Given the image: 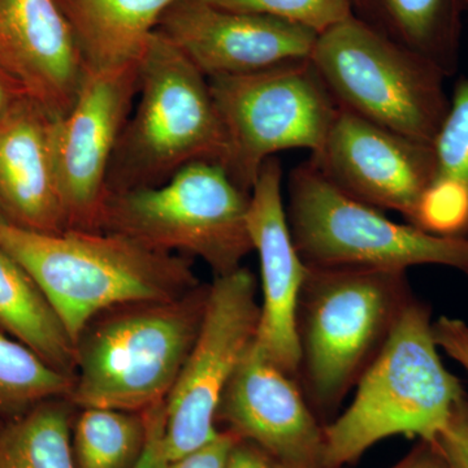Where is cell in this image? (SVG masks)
I'll return each mask as SVG.
<instances>
[{
	"label": "cell",
	"mask_w": 468,
	"mask_h": 468,
	"mask_svg": "<svg viewBox=\"0 0 468 468\" xmlns=\"http://www.w3.org/2000/svg\"><path fill=\"white\" fill-rule=\"evenodd\" d=\"M0 75L54 117L72 109L85 67L58 0H0Z\"/></svg>",
	"instance_id": "16"
},
{
	"label": "cell",
	"mask_w": 468,
	"mask_h": 468,
	"mask_svg": "<svg viewBox=\"0 0 468 468\" xmlns=\"http://www.w3.org/2000/svg\"><path fill=\"white\" fill-rule=\"evenodd\" d=\"M310 61L340 109L433 146L451 100L426 58L350 16L318 34Z\"/></svg>",
	"instance_id": "7"
},
{
	"label": "cell",
	"mask_w": 468,
	"mask_h": 468,
	"mask_svg": "<svg viewBox=\"0 0 468 468\" xmlns=\"http://www.w3.org/2000/svg\"><path fill=\"white\" fill-rule=\"evenodd\" d=\"M156 30L207 79L309 60L318 38L297 24L215 7L203 0H178L160 18Z\"/></svg>",
	"instance_id": "13"
},
{
	"label": "cell",
	"mask_w": 468,
	"mask_h": 468,
	"mask_svg": "<svg viewBox=\"0 0 468 468\" xmlns=\"http://www.w3.org/2000/svg\"><path fill=\"white\" fill-rule=\"evenodd\" d=\"M390 468H451L437 451L435 443L419 441L418 445L399 463Z\"/></svg>",
	"instance_id": "32"
},
{
	"label": "cell",
	"mask_w": 468,
	"mask_h": 468,
	"mask_svg": "<svg viewBox=\"0 0 468 468\" xmlns=\"http://www.w3.org/2000/svg\"><path fill=\"white\" fill-rule=\"evenodd\" d=\"M209 284L101 314L76 344L69 402L144 412L165 401L201 328Z\"/></svg>",
	"instance_id": "4"
},
{
	"label": "cell",
	"mask_w": 468,
	"mask_h": 468,
	"mask_svg": "<svg viewBox=\"0 0 468 468\" xmlns=\"http://www.w3.org/2000/svg\"><path fill=\"white\" fill-rule=\"evenodd\" d=\"M249 202L250 193L237 186L223 165L201 160L159 186L107 194L101 230L154 250L186 252L223 276L254 251Z\"/></svg>",
	"instance_id": "6"
},
{
	"label": "cell",
	"mask_w": 468,
	"mask_h": 468,
	"mask_svg": "<svg viewBox=\"0 0 468 468\" xmlns=\"http://www.w3.org/2000/svg\"><path fill=\"white\" fill-rule=\"evenodd\" d=\"M0 249L32 277L72 343L115 307L168 301L201 285L192 263L122 234L33 232L0 223Z\"/></svg>",
	"instance_id": "1"
},
{
	"label": "cell",
	"mask_w": 468,
	"mask_h": 468,
	"mask_svg": "<svg viewBox=\"0 0 468 468\" xmlns=\"http://www.w3.org/2000/svg\"><path fill=\"white\" fill-rule=\"evenodd\" d=\"M310 162L329 183L356 201L414 220L421 194L436 177L433 146L340 109Z\"/></svg>",
	"instance_id": "12"
},
{
	"label": "cell",
	"mask_w": 468,
	"mask_h": 468,
	"mask_svg": "<svg viewBox=\"0 0 468 468\" xmlns=\"http://www.w3.org/2000/svg\"><path fill=\"white\" fill-rule=\"evenodd\" d=\"M0 223L11 224L9 223L7 215H5V209H3L2 205H0Z\"/></svg>",
	"instance_id": "34"
},
{
	"label": "cell",
	"mask_w": 468,
	"mask_h": 468,
	"mask_svg": "<svg viewBox=\"0 0 468 468\" xmlns=\"http://www.w3.org/2000/svg\"><path fill=\"white\" fill-rule=\"evenodd\" d=\"M289 227L307 267L408 271L454 268L468 275V237H442L399 224L351 198L307 160L289 175Z\"/></svg>",
	"instance_id": "8"
},
{
	"label": "cell",
	"mask_w": 468,
	"mask_h": 468,
	"mask_svg": "<svg viewBox=\"0 0 468 468\" xmlns=\"http://www.w3.org/2000/svg\"><path fill=\"white\" fill-rule=\"evenodd\" d=\"M208 82L226 133L221 165L248 193L280 151L318 153L340 111L310 58Z\"/></svg>",
	"instance_id": "9"
},
{
	"label": "cell",
	"mask_w": 468,
	"mask_h": 468,
	"mask_svg": "<svg viewBox=\"0 0 468 468\" xmlns=\"http://www.w3.org/2000/svg\"><path fill=\"white\" fill-rule=\"evenodd\" d=\"M430 306L412 297L341 417L323 427L325 468H343L393 436L435 442L466 394L440 358Z\"/></svg>",
	"instance_id": "2"
},
{
	"label": "cell",
	"mask_w": 468,
	"mask_h": 468,
	"mask_svg": "<svg viewBox=\"0 0 468 468\" xmlns=\"http://www.w3.org/2000/svg\"><path fill=\"white\" fill-rule=\"evenodd\" d=\"M226 468H298L276 460L254 443L239 440L230 452Z\"/></svg>",
	"instance_id": "31"
},
{
	"label": "cell",
	"mask_w": 468,
	"mask_h": 468,
	"mask_svg": "<svg viewBox=\"0 0 468 468\" xmlns=\"http://www.w3.org/2000/svg\"><path fill=\"white\" fill-rule=\"evenodd\" d=\"M178 0H58L85 70L140 63L160 18Z\"/></svg>",
	"instance_id": "18"
},
{
	"label": "cell",
	"mask_w": 468,
	"mask_h": 468,
	"mask_svg": "<svg viewBox=\"0 0 468 468\" xmlns=\"http://www.w3.org/2000/svg\"><path fill=\"white\" fill-rule=\"evenodd\" d=\"M411 226L442 237H468V187L436 175L421 194Z\"/></svg>",
	"instance_id": "25"
},
{
	"label": "cell",
	"mask_w": 468,
	"mask_h": 468,
	"mask_svg": "<svg viewBox=\"0 0 468 468\" xmlns=\"http://www.w3.org/2000/svg\"><path fill=\"white\" fill-rule=\"evenodd\" d=\"M146 421V440L143 454L134 468H169L165 445V401L155 403L144 411Z\"/></svg>",
	"instance_id": "28"
},
{
	"label": "cell",
	"mask_w": 468,
	"mask_h": 468,
	"mask_svg": "<svg viewBox=\"0 0 468 468\" xmlns=\"http://www.w3.org/2000/svg\"><path fill=\"white\" fill-rule=\"evenodd\" d=\"M261 304L257 279L239 267L209 284L201 328L165 399L169 461L217 439L221 396L257 338Z\"/></svg>",
	"instance_id": "10"
},
{
	"label": "cell",
	"mask_w": 468,
	"mask_h": 468,
	"mask_svg": "<svg viewBox=\"0 0 468 468\" xmlns=\"http://www.w3.org/2000/svg\"><path fill=\"white\" fill-rule=\"evenodd\" d=\"M218 420L239 440L298 468H325L324 436L297 378L252 345L228 383Z\"/></svg>",
	"instance_id": "14"
},
{
	"label": "cell",
	"mask_w": 468,
	"mask_h": 468,
	"mask_svg": "<svg viewBox=\"0 0 468 468\" xmlns=\"http://www.w3.org/2000/svg\"><path fill=\"white\" fill-rule=\"evenodd\" d=\"M433 335L439 349L460 363L468 374V323L441 316L433 323Z\"/></svg>",
	"instance_id": "30"
},
{
	"label": "cell",
	"mask_w": 468,
	"mask_h": 468,
	"mask_svg": "<svg viewBox=\"0 0 468 468\" xmlns=\"http://www.w3.org/2000/svg\"><path fill=\"white\" fill-rule=\"evenodd\" d=\"M464 5H466V12H468V0H464Z\"/></svg>",
	"instance_id": "36"
},
{
	"label": "cell",
	"mask_w": 468,
	"mask_h": 468,
	"mask_svg": "<svg viewBox=\"0 0 468 468\" xmlns=\"http://www.w3.org/2000/svg\"><path fill=\"white\" fill-rule=\"evenodd\" d=\"M239 440L230 431H220L217 439L178 460L172 461L169 468H226L230 452Z\"/></svg>",
	"instance_id": "29"
},
{
	"label": "cell",
	"mask_w": 468,
	"mask_h": 468,
	"mask_svg": "<svg viewBox=\"0 0 468 468\" xmlns=\"http://www.w3.org/2000/svg\"><path fill=\"white\" fill-rule=\"evenodd\" d=\"M146 440L144 412L82 409L72 428L77 468H134Z\"/></svg>",
	"instance_id": "22"
},
{
	"label": "cell",
	"mask_w": 468,
	"mask_h": 468,
	"mask_svg": "<svg viewBox=\"0 0 468 468\" xmlns=\"http://www.w3.org/2000/svg\"><path fill=\"white\" fill-rule=\"evenodd\" d=\"M353 16L417 52L446 77L460 67L464 0H350Z\"/></svg>",
	"instance_id": "19"
},
{
	"label": "cell",
	"mask_w": 468,
	"mask_h": 468,
	"mask_svg": "<svg viewBox=\"0 0 468 468\" xmlns=\"http://www.w3.org/2000/svg\"><path fill=\"white\" fill-rule=\"evenodd\" d=\"M282 186V163L272 156L261 167L249 202V229L260 255L263 292L254 346L298 380V303L309 268L292 241Z\"/></svg>",
	"instance_id": "15"
},
{
	"label": "cell",
	"mask_w": 468,
	"mask_h": 468,
	"mask_svg": "<svg viewBox=\"0 0 468 468\" xmlns=\"http://www.w3.org/2000/svg\"><path fill=\"white\" fill-rule=\"evenodd\" d=\"M54 120L27 97L0 116V205L9 223L48 234L68 229L55 168Z\"/></svg>",
	"instance_id": "17"
},
{
	"label": "cell",
	"mask_w": 468,
	"mask_h": 468,
	"mask_svg": "<svg viewBox=\"0 0 468 468\" xmlns=\"http://www.w3.org/2000/svg\"><path fill=\"white\" fill-rule=\"evenodd\" d=\"M0 329L75 378V344L32 277L2 249Z\"/></svg>",
	"instance_id": "20"
},
{
	"label": "cell",
	"mask_w": 468,
	"mask_h": 468,
	"mask_svg": "<svg viewBox=\"0 0 468 468\" xmlns=\"http://www.w3.org/2000/svg\"><path fill=\"white\" fill-rule=\"evenodd\" d=\"M437 451L451 468H468V397L452 409L448 423L435 440Z\"/></svg>",
	"instance_id": "27"
},
{
	"label": "cell",
	"mask_w": 468,
	"mask_h": 468,
	"mask_svg": "<svg viewBox=\"0 0 468 468\" xmlns=\"http://www.w3.org/2000/svg\"><path fill=\"white\" fill-rule=\"evenodd\" d=\"M140 88V63L85 70L72 109L55 117V168L68 229L101 232L107 178Z\"/></svg>",
	"instance_id": "11"
},
{
	"label": "cell",
	"mask_w": 468,
	"mask_h": 468,
	"mask_svg": "<svg viewBox=\"0 0 468 468\" xmlns=\"http://www.w3.org/2000/svg\"><path fill=\"white\" fill-rule=\"evenodd\" d=\"M298 303L301 380L311 409L334 414L414 295L405 271L307 267Z\"/></svg>",
	"instance_id": "3"
},
{
	"label": "cell",
	"mask_w": 468,
	"mask_h": 468,
	"mask_svg": "<svg viewBox=\"0 0 468 468\" xmlns=\"http://www.w3.org/2000/svg\"><path fill=\"white\" fill-rule=\"evenodd\" d=\"M68 375L36 351L0 329V419L20 417L38 403L68 399L73 387Z\"/></svg>",
	"instance_id": "23"
},
{
	"label": "cell",
	"mask_w": 468,
	"mask_h": 468,
	"mask_svg": "<svg viewBox=\"0 0 468 468\" xmlns=\"http://www.w3.org/2000/svg\"><path fill=\"white\" fill-rule=\"evenodd\" d=\"M5 421H3L2 419H0V433H2L3 427H5Z\"/></svg>",
	"instance_id": "35"
},
{
	"label": "cell",
	"mask_w": 468,
	"mask_h": 468,
	"mask_svg": "<svg viewBox=\"0 0 468 468\" xmlns=\"http://www.w3.org/2000/svg\"><path fill=\"white\" fill-rule=\"evenodd\" d=\"M437 174L468 187V77L455 85L435 143Z\"/></svg>",
	"instance_id": "26"
},
{
	"label": "cell",
	"mask_w": 468,
	"mask_h": 468,
	"mask_svg": "<svg viewBox=\"0 0 468 468\" xmlns=\"http://www.w3.org/2000/svg\"><path fill=\"white\" fill-rule=\"evenodd\" d=\"M21 97L26 95L21 94L5 76L0 75V116Z\"/></svg>",
	"instance_id": "33"
},
{
	"label": "cell",
	"mask_w": 468,
	"mask_h": 468,
	"mask_svg": "<svg viewBox=\"0 0 468 468\" xmlns=\"http://www.w3.org/2000/svg\"><path fill=\"white\" fill-rule=\"evenodd\" d=\"M208 5L229 11L266 15L316 34L353 16L350 0H203Z\"/></svg>",
	"instance_id": "24"
},
{
	"label": "cell",
	"mask_w": 468,
	"mask_h": 468,
	"mask_svg": "<svg viewBox=\"0 0 468 468\" xmlns=\"http://www.w3.org/2000/svg\"><path fill=\"white\" fill-rule=\"evenodd\" d=\"M137 97L111 162L109 193L159 186L201 160L223 165L226 133L208 79L158 30L140 60Z\"/></svg>",
	"instance_id": "5"
},
{
	"label": "cell",
	"mask_w": 468,
	"mask_h": 468,
	"mask_svg": "<svg viewBox=\"0 0 468 468\" xmlns=\"http://www.w3.org/2000/svg\"><path fill=\"white\" fill-rule=\"evenodd\" d=\"M68 399L38 403L5 421L0 433V468H77Z\"/></svg>",
	"instance_id": "21"
}]
</instances>
